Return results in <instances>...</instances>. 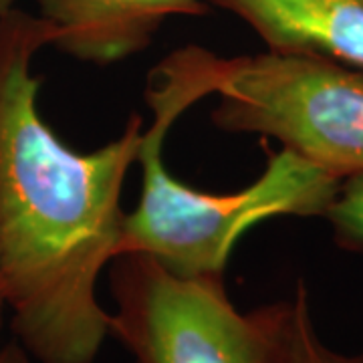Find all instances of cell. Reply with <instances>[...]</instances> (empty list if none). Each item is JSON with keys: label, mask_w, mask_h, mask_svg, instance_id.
Listing matches in <instances>:
<instances>
[{"label": "cell", "mask_w": 363, "mask_h": 363, "mask_svg": "<svg viewBox=\"0 0 363 363\" xmlns=\"http://www.w3.org/2000/svg\"><path fill=\"white\" fill-rule=\"evenodd\" d=\"M4 321H6V313H4V307L0 303V343H2V327H4Z\"/></svg>", "instance_id": "obj_11"}, {"label": "cell", "mask_w": 363, "mask_h": 363, "mask_svg": "<svg viewBox=\"0 0 363 363\" xmlns=\"http://www.w3.org/2000/svg\"><path fill=\"white\" fill-rule=\"evenodd\" d=\"M16 2L18 0H0V18L4 16V14H9L11 11L16 9Z\"/></svg>", "instance_id": "obj_10"}, {"label": "cell", "mask_w": 363, "mask_h": 363, "mask_svg": "<svg viewBox=\"0 0 363 363\" xmlns=\"http://www.w3.org/2000/svg\"><path fill=\"white\" fill-rule=\"evenodd\" d=\"M180 116L154 109L143 131L142 198L125 214L119 255L140 252L178 277H222L234 245L255 224L277 216H325L337 176L281 150L257 180L233 194H210L182 184L162 162V145Z\"/></svg>", "instance_id": "obj_3"}, {"label": "cell", "mask_w": 363, "mask_h": 363, "mask_svg": "<svg viewBox=\"0 0 363 363\" xmlns=\"http://www.w3.org/2000/svg\"><path fill=\"white\" fill-rule=\"evenodd\" d=\"M206 0H39V16L55 30L51 47L73 59L111 65L145 51L162 23L198 16Z\"/></svg>", "instance_id": "obj_5"}, {"label": "cell", "mask_w": 363, "mask_h": 363, "mask_svg": "<svg viewBox=\"0 0 363 363\" xmlns=\"http://www.w3.org/2000/svg\"><path fill=\"white\" fill-rule=\"evenodd\" d=\"M52 26L18 6L0 18V303L14 339L39 363H93L109 333L97 281L119 257L121 192L143 142L121 135L79 154L39 111L33 73Z\"/></svg>", "instance_id": "obj_1"}, {"label": "cell", "mask_w": 363, "mask_h": 363, "mask_svg": "<svg viewBox=\"0 0 363 363\" xmlns=\"http://www.w3.org/2000/svg\"><path fill=\"white\" fill-rule=\"evenodd\" d=\"M240 16L269 51L363 71V0H206Z\"/></svg>", "instance_id": "obj_6"}, {"label": "cell", "mask_w": 363, "mask_h": 363, "mask_svg": "<svg viewBox=\"0 0 363 363\" xmlns=\"http://www.w3.org/2000/svg\"><path fill=\"white\" fill-rule=\"evenodd\" d=\"M325 216L341 247L363 252V172L341 180Z\"/></svg>", "instance_id": "obj_8"}, {"label": "cell", "mask_w": 363, "mask_h": 363, "mask_svg": "<svg viewBox=\"0 0 363 363\" xmlns=\"http://www.w3.org/2000/svg\"><path fill=\"white\" fill-rule=\"evenodd\" d=\"M274 313V359L272 363H363V351L341 353L331 350L319 335L303 281L293 297L272 303Z\"/></svg>", "instance_id": "obj_7"}, {"label": "cell", "mask_w": 363, "mask_h": 363, "mask_svg": "<svg viewBox=\"0 0 363 363\" xmlns=\"http://www.w3.org/2000/svg\"><path fill=\"white\" fill-rule=\"evenodd\" d=\"M35 359L26 353V350L16 341L0 343V363H33Z\"/></svg>", "instance_id": "obj_9"}, {"label": "cell", "mask_w": 363, "mask_h": 363, "mask_svg": "<svg viewBox=\"0 0 363 363\" xmlns=\"http://www.w3.org/2000/svg\"><path fill=\"white\" fill-rule=\"evenodd\" d=\"M206 95L226 133H259L339 180L363 172V73L321 57L267 51L222 59L202 47L168 55L145 99L182 113Z\"/></svg>", "instance_id": "obj_2"}, {"label": "cell", "mask_w": 363, "mask_h": 363, "mask_svg": "<svg viewBox=\"0 0 363 363\" xmlns=\"http://www.w3.org/2000/svg\"><path fill=\"white\" fill-rule=\"evenodd\" d=\"M109 333L138 363H272V305L240 313L222 277H178L125 252L109 262Z\"/></svg>", "instance_id": "obj_4"}]
</instances>
